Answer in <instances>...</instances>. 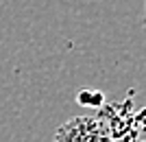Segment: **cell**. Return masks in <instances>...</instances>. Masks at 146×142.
<instances>
[{
  "label": "cell",
  "instance_id": "1",
  "mask_svg": "<svg viewBox=\"0 0 146 142\" xmlns=\"http://www.w3.org/2000/svg\"><path fill=\"white\" fill-rule=\"evenodd\" d=\"M55 142H124V136L105 114L74 118L57 129Z\"/></svg>",
  "mask_w": 146,
  "mask_h": 142
},
{
  "label": "cell",
  "instance_id": "2",
  "mask_svg": "<svg viewBox=\"0 0 146 142\" xmlns=\"http://www.w3.org/2000/svg\"><path fill=\"white\" fill-rule=\"evenodd\" d=\"M142 29L146 31V0H144V15H142Z\"/></svg>",
  "mask_w": 146,
  "mask_h": 142
}]
</instances>
